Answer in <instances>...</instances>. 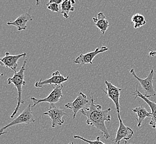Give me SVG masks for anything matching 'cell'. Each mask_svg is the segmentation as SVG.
<instances>
[{
  "label": "cell",
  "instance_id": "6da1fadb",
  "mask_svg": "<svg viewBox=\"0 0 156 144\" xmlns=\"http://www.w3.org/2000/svg\"><path fill=\"white\" fill-rule=\"evenodd\" d=\"M94 100L93 96H91L89 108H85L80 112L87 118L86 123L87 125L94 126L101 131L104 135V138L108 140L110 138V135L105 123V121H111V116L109 114L111 108L102 110V106L100 105H96Z\"/></svg>",
  "mask_w": 156,
  "mask_h": 144
},
{
  "label": "cell",
  "instance_id": "7a4b0ae2",
  "mask_svg": "<svg viewBox=\"0 0 156 144\" xmlns=\"http://www.w3.org/2000/svg\"><path fill=\"white\" fill-rule=\"evenodd\" d=\"M27 63V59L24 60L23 64L21 67L20 70L17 72L14 73V75L11 78L7 79L8 84L12 83L15 86L17 92H18V97H17V104L16 107L13 113L11 115V118H13L16 114L17 113L20 107L22 104H24V101L22 99V87L26 84V82L24 81V71L26 70V65Z\"/></svg>",
  "mask_w": 156,
  "mask_h": 144
},
{
  "label": "cell",
  "instance_id": "3957f363",
  "mask_svg": "<svg viewBox=\"0 0 156 144\" xmlns=\"http://www.w3.org/2000/svg\"><path fill=\"white\" fill-rule=\"evenodd\" d=\"M130 73L132 74L134 78H135L138 81L141 85V87L144 90V94L145 97L149 98L152 96H154L156 95V92L154 90L153 87V75H154V70L151 69L150 73L145 79H141L139 78L136 74L135 69H131Z\"/></svg>",
  "mask_w": 156,
  "mask_h": 144
},
{
  "label": "cell",
  "instance_id": "277c9868",
  "mask_svg": "<svg viewBox=\"0 0 156 144\" xmlns=\"http://www.w3.org/2000/svg\"><path fill=\"white\" fill-rule=\"evenodd\" d=\"M36 121L33 113L31 109V105L29 104L27 108L24 109L21 114L18 115L17 117L12 120L9 123L7 124L6 126H4L1 129L0 135H2L7 132H4L5 130L9 128L11 126H14L16 125L21 124H29L31 123H33Z\"/></svg>",
  "mask_w": 156,
  "mask_h": 144
},
{
  "label": "cell",
  "instance_id": "5b68a950",
  "mask_svg": "<svg viewBox=\"0 0 156 144\" xmlns=\"http://www.w3.org/2000/svg\"><path fill=\"white\" fill-rule=\"evenodd\" d=\"M43 115L49 117V120H51V128H55L58 125H62L64 123L63 117L64 115L68 116L64 109L58 108L53 104L50 105L48 111L44 113Z\"/></svg>",
  "mask_w": 156,
  "mask_h": 144
},
{
  "label": "cell",
  "instance_id": "8992f818",
  "mask_svg": "<svg viewBox=\"0 0 156 144\" xmlns=\"http://www.w3.org/2000/svg\"><path fill=\"white\" fill-rule=\"evenodd\" d=\"M63 85H55L54 88L51 91V93L47 97L44 98L43 99H37L34 97L30 98V100L33 102V104L32 107H34L38 104L41 103H49L51 104H56L59 102L60 99L63 97V95L62 94V89Z\"/></svg>",
  "mask_w": 156,
  "mask_h": 144
},
{
  "label": "cell",
  "instance_id": "52a82bcc",
  "mask_svg": "<svg viewBox=\"0 0 156 144\" xmlns=\"http://www.w3.org/2000/svg\"><path fill=\"white\" fill-rule=\"evenodd\" d=\"M89 102V100L87 98V96L84 93L80 92L76 99L73 102L66 104L65 106L66 108L70 109L72 110L73 112V117L74 119L78 112L84 109L85 106L87 105Z\"/></svg>",
  "mask_w": 156,
  "mask_h": 144
},
{
  "label": "cell",
  "instance_id": "ba28073f",
  "mask_svg": "<svg viewBox=\"0 0 156 144\" xmlns=\"http://www.w3.org/2000/svg\"><path fill=\"white\" fill-rule=\"evenodd\" d=\"M105 83L106 86V90H102L106 93L107 96L114 103L117 114H119L120 113V93L122 91V89L117 87L112 83L107 81H105Z\"/></svg>",
  "mask_w": 156,
  "mask_h": 144
},
{
  "label": "cell",
  "instance_id": "9c48e42d",
  "mask_svg": "<svg viewBox=\"0 0 156 144\" xmlns=\"http://www.w3.org/2000/svg\"><path fill=\"white\" fill-rule=\"evenodd\" d=\"M118 118L119 120V127L117 130V133L116 135V138L115 139V142L117 144H120V142L122 140H125L126 144L127 141L131 138L132 136L134 134V131L129 127L126 126L123 124L122 120L120 117V114H117Z\"/></svg>",
  "mask_w": 156,
  "mask_h": 144
},
{
  "label": "cell",
  "instance_id": "30bf717a",
  "mask_svg": "<svg viewBox=\"0 0 156 144\" xmlns=\"http://www.w3.org/2000/svg\"><path fill=\"white\" fill-rule=\"evenodd\" d=\"M108 49L107 47L102 46L101 48H96L94 51L91 52L87 54H80L78 56L75 60L74 63L80 65H85L87 64H93L94 58L98 54L108 51Z\"/></svg>",
  "mask_w": 156,
  "mask_h": 144
},
{
  "label": "cell",
  "instance_id": "8fae6325",
  "mask_svg": "<svg viewBox=\"0 0 156 144\" xmlns=\"http://www.w3.org/2000/svg\"><path fill=\"white\" fill-rule=\"evenodd\" d=\"M27 53H23L18 55L12 56L9 52H6L5 56L0 59L1 65L12 69L14 73L17 72V68L18 67V60L22 57L26 56Z\"/></svg>",
  "mask_w": 156,
  "mask_h": 144
},
{
  "label": "cell",
  "instance_id": "7c38bea8",
  "mask_svg": "<svg viewBox=\"0 0 156 144\" xmlns=\"http://www.w3.org/2000/svg\"><path fill=\"white\" fill-rule=\"evenodd\" d=\"M69 76H67L66 77H64L63 75H62L59 71H56L52 73L51 78L45 79L44 81H42L41 79L39 81H37L35 83V87L41 88L44 85L51 84L55 85H62L63 83L66 82L69 79Z\"/></svg>",
  "mask_w": 156,
  "mask_h": 144
},
{
  "label": "cell",
  "instance_id": "4fadbf2b",
  "mask_svg": "<svg viewBox=\"0 0 156 144\" xmlns=\"http://www.w3.org/2000/svg\"><path fill=\"white\" fill-rule=\"evenodd\" d=\"M133 95H135V99L137 98H140L141 99L144 100L145 102L146 103L147 105H148L151 110V119L150 122V125L153 128L156 129V103L152 102L148 98L144 96L142 93H141L138 90V84L136 85V90L133 93Z\"/></svg>",
  "mask_w": 156,
  "mask_h": 144
},
{
  "label": "cell",
  "instance_id": "5bb4252c",
  "mask_svg": "<svg viewBox=\"0 0 156 144\" xmlns=\"http://www.w3.org/2000/svg\"><path fill=\"white\" fill-rule=\"evenodd\" d=\"M32 16L30 15V12L22 14L18 16L15 21H10L7 23V25L15 26L18 31L22 30H26L27 23L28 21H32Z\"/></svg>",
  "mask_w": 156,
  "mask_h": 144
},
{
  "label": "cell",
  "instance_id": "9a60e30c",
  "mask_svg": "<svg viewBox=\"0 0 156 144\" xmlns=\"http://www.w3.org/2000/svg\"><path fill=\"white\" fill-rule=\"evenodd\" d=\"M93 20L95 22L96 27L104 34L109 27V23L104 13L99 12L96 17L93 18Z\"/></svg>",
  "mask_w": 156,
  "mask_h": 144
},
{
  "label": "cell",
  "instance_id": "2e32d148",
  "mask_svg": "<svg viewBox=\"0 0 156 144\" xmlns=\"http://www.w3.org/2000/svg\"><path fill=\"white\" fill-rule=\"evenodd\" d=\"M132 111L137 114L136 118L137 121V126L138 128L142 125V124L145 118L151 117V113L148 111L147 109L143 106L134 108L132 109Z\"/></svg>",
  "mask_w": 156,
  "mask_h": 144
},
{
  "label": "cell",
  "instance_id": "e0dca14e",
  "mask_svg": "<svg viewBox=\"0 0 156 144\" xmlns=\"http://www.w3.org/2000/svg\"><path fill=\"white\" fill-rule=\"evenodd\" d=\"M75 3V1L73 0H65L61 4V13L65 18L66 19L69 18V12L75 10V8L72 6V5Z\"/></svg>",
  "mask_w": 156,
  "mask_h": 144
},
{
  "label": "cell",
  "instance_id": "ac0fdd59",
  "mask_svg": "<svg viewBox=\"0 0 156 144\" xmlns=\"http://www.w3.org/2000/svg\"><path fill=\"white\" fill-rule=\"evenodd\" d=\"M131 21L134 25V28L137 29L141 28L146 24L144 17L140 13H136L132 16Z\"/></svg>",
  "mask_w": 156,
  "mask_h": 144
},
{
  "label": "cell",
  "instance_id": "d6986e66",
  "mask_svg": "<svg viewBox=\"0 0 156 144\" xmlns=\"http://www.w3.org/2000/svg\"><path fill=\"white\" fill-rule=\"evenodd\" d=\"M74 138L80 139V140H81L84 141L85 142H87L89 144H106L100 140V136H98L96 138V140H94V141L90 140H88V139H85L84 138H83V137H81L80 136H79V135H75V136H74Z\"/></svg>",
  "mask_w": 156,
  "mask_h": 144
},
{
  "label": "cell",
  "instance_id": "ffe728a7",
  "mask_svg": "<svg viewBox=\"0 0 156 144\" xmlns=\"http://www.w3.org/2000/svg\"><path fill=\"white\" fill-rule=\"evenodd\" d=\"M47 6L48 9L51 10L52 12H59V5L56 3H51V4H47Z\"/></svg>",
  "mask_w": 156,
  "mask_h": 144
},
{
  "label": "cell",
  "instance_id": "44dd1931",
  "mask_svg": "<svg viewBox=\"0 0 156 144\" xmlns=\"http://www.w3.org/2000/svg\"><path fill=\"white\" fill-rule=\"evenodd\" d=\"M63 1L62 0H51L48 2V4H51V3H56L59 5L60 3H62Z\"/></svg>",
  "mask_w": 156,
  "mask_h": 144
},
{
  "label": "cell",
  "instance_id": "7402d4cb",
  "mask_svg": "<svg viewBox=\"0 0 156 144\" xmlns=\"http://www.w3.org/2000/svg\"><path fill=\"white\" fill-rule=\"evenodd\" d=\"M149 56L150 57H154L156 56V51H153L150 49V53H149Z\"/></svg>",
  "mask_w": 156,
  "mask_h": 144
},
{
  "label": "cell",
  "instance_id": "603a6c76",
  "mask_svg": "<svg viewBox=\"0 0 156 144\" xmlns=\"http://www.w3.org/2000/svg\"><path fill=\"white\" fill-rule=\"evenodd\" d=\"M74 144V142H69V144Z\"/></svg>",
  "mask_w": 156,
  "mask_h": 144
}]
</instances>
